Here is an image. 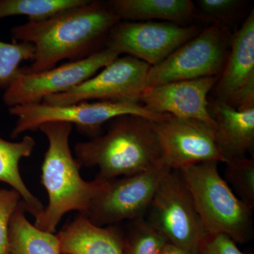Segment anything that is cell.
Returning a JSON list of instances; mask_svg holds the SVG:
<instances>
[{"mask_svg":"<svg viewBox=\"0 0 254 254\" xmlns=\"http://www.w3.org/2000/svg\"><path fill=\"white\" fill-rule=\"evenodd\" d=\"M119 57L111 50L103 48L83 59L71 61L47 71H20L5 89L3 101L9 108L42 103L46 97L64 93L79 86Z\"/></svg>","mask_w":254,"mask_h":254,"instance_id":"obj_9","label":"cell"},{"mask_svg":"<svg viewBox=\"0 0 254 254\" xmlns=\"http://www.w3.org/2000/svg\"><path fill=\"white\" fill-rule=\"evenodd\" d=\"M163 163L174 170L207 161L223 163L215 142V128L198 120L167 115L153 123Z\"/></svg>","mask_w":254,"mask_h":254,"instance_id":"obj_12","label":"cell"},{"mask_svg":"<svg viewBox=\"0 0 254 254\" xmlns=\"http://www.w3.org/2000/svg\"><path fill=\"white\" fill-rule=\"evenodd\" d=\"M245 1L242 0H198L197 1V19L212 24H230L242 9Z\"/></svg>","mask_w":254,"mask_h":254,"instance_id":"obj_24","label":"cell"},{"mask_svg":"<svg viewBox=\"0 0 254 254\" xmlns=\"http://www.w3.org/2000/svg\"><path fill=\"white\" fill-rule=\"evenodd\" d=\"M9 111L16 118L11 133L13 138L24 132L36 131L43 124L54 122L76 125L78 131L94 138L105 123L122 115H136L156 123L167 115L151 113L141 103L113 101H83L63 105L40 103L13 107Z\"/></svg>","mask_w":254,"mask_h":254,"instance_id":"obj_5","label":"cell"},{"mask_svg":"<svg viewBox=\"0 0 254 254\" xmlns=\"http://www.w3.org/2000/svg\"><path fill=\"white\" fill-rule=\"evenodd\" d=\"M124 236V254H159L168 241L146 219L132 220Z\"/></svg>","mask_w":254,"mask_h":254,"instance_id":"obj_21","label":"cell"},{"mask_svg":"<svg viewBox=\"0 0 254 254\" xmlns=\"http://www.w3.org/2000/svg\"><path fill=\"white\" fill-rule=\"evenodd\" d=\"M209 111L215 124L217 148L223 163L254 156V108L235 109L214 100L209 102Z\"/></svg>","mask_w":254,"mask_h":254,"instance_id":"obj_15","label":"cell"},{"mask_svg":"<svg viewBox=\"0 0 254 254\" xmlns=\"http://www.w3.org/2000/svg\"><path fill=\"white\" fill-rule=\"evenodd\" d=\"M35 48L31 43L0 41V88L6 89L21 71L23 62L33 60Z\"/></svg>","mask_w":254,"mask_h":254,"instance_id":"obj_23","label":"cell"},{"mask_svg":"<svg viewBox=\"0 0 254 254\" xmlns=\"http://www.w3.org/2000/svg\"><path fill=\"white\" fill-rule=\"evenodd\" d=\"M159 254H190L177 246L167 243Z\"/></svg>","mask_w":254,"mask_h":254,"instance_id":"obj_27","label":"cell"},{"mask_svg":"<svg viewBox=\"0 0 254 254\" xmlns=\"http://www.w3.org/2000/svg\"><path fill=\"white\" fill-rule=\"evenodd\" d=\"M120 21L107 1L88 0L44 21L15 26L11 30L13 42L31 43L35 48L31 64L21 67V72H41L62 60L89 56L103 48L110 30Z\"/></svg>","mask_w":254,"mask_h":254,"instance_id":"obj_1","label":"cell"},{"mask_svg":"<svg viewBox=\"0 0 254 254\" xmlns=\"http://www.w3.org/2000/svg\"><path fill=\"white\" fill-rule=\"evenodd\" d=\"M36 146L33 137L26 135L18 142L0 137V182L7 184L21 195L24 210L37 219L44 210L41 200L32 193L23 182L19 170L21 159L29 158Z\"/></svg>","mask_w":254,"mask_h":254,"instance_id":"obj_18","label":"cell"},{"mask_svg":"<svg viewBox=\"0 0 254 254\" xmlns=\"http://www.w3.org/2000/svg\"><path fill=\"white\" fill-rule=\"evenodd\" d=\"M71 124L54 122L43 124L38 130L48 138V150L41 168V183L48 193L49 202L35 226L55 233L66 213L78 211L86 215L92 202L106 185L107 180L96 177L86 181L80 174L81 166L70 149Z\"/></svg>","mask_w":254,"mask_h":254,"instance_id":"obj_2","label":"cell"},{"mask_svg":"<svg viewBox=\"0 0 254 254\" xmlns=\"http://www.w3.org/2000/svg\"><path fill=\"white\" fill-rule=\"evenodd\" d=\"M230 36L226 26H208L163 62L150 66L146 88L171 82L219 77L228 57Z\"/></svg>","mask_w":254,"mask_h":254,"instance_id":"obj_7","label":"cell"},{"mask_svg":"<svg viewBox=\"0 0 254 254\" xmlns=\"http://www.w3.org/2000/svg\"><path fill=\"white\" fill-rule=\"evenodd\" d=\"M23 209L21 203L10 222V254H62L57 235L37 228L28 221Z\"/></svg>","mask_w":254,"mask_h":254,"instance_id":"obj_19","label":"cell"},{"mask_svg":"<svg viewBox=\"0 0 254 254\" xmlns=\"http://www.w3.org/2000/svg\"><path fill=\"white\" fill-rule=\"evenodd\" d=\"M146 213L147 221L169 243L190 254H198L208 232L179 170H171L165 175Z\"/></svg>","mask_w":254,"mask_h":254,"instance_id":"obj_6","label":"cell"},{"mask_svg":"<svg viewBox=\"0 0 254 254\" xmlns=\"http://www.w3.org/2000/svg\"><path fill=\"white\" fill-rule=\"evenodd\" d=\"M170 170L163 164L142 173L107 180L83 216L100 227L142 218Z\"/></svg>","mask_w":254,"mask_h":254,"instance_id":"obj_8","label":"cell"},{"mask_svg":"<svg viewBox=\"0 0 254 254\" xmlns=\"http://www.w3.org/2000/svg\"><path fill=\"white\" fill-rule=\"evenodd\" d=\"M218 162L207 161L179 170L208 233L228 235L247 243L253 232V208L240 200L218 170Z\"/></svg>","mask_w":254,"mask_h":254,"instance_id":"obj_4","label":"cell"},{"mask_svg":"<svg viewBox=\"0 0 254 254\" xmlns=\"http://www.w3.org/2000/svg\"><path fill=\"white\" fill-rule=\"evenodd\" d=\"M237 244L225 234L208 233L200 244L198 254H247Z\"/></svg>","mask_w":254,"mask_h":254,"instance_id":"obj_26","label":"cell"},{"mask_svg":"<svg viewBox=\"0 0 254 254\" xmlns=\"http://www.w3.org/2000/svg\"><path fill=\"white\" fill-rule=\"evenodd\" d=\"M57 237L62 254H124V235L118 228L98 226L81 214Z\"/></svg>","mask_w":254,"mask_h":254,"instance_id":"obj_16","label":"cell"},{"mask_svg":"<svg viewBox=\"0 0 254 254\" xmlns=\"http://www.w3.org/2000/svg\"><path fill=\"white\" fill-rule=\"evenodd\" d=\"M150 67L148 64L133 57H119L79 86L64 93L46 97L42 103L63 105L98 100L140 103V98L146 88Z\"/></svg>","mask_w":254,"mask_h":254,"instance_id":"obj_11","label":"cell"},{"mask_svg":"<svg viewBox=\"0 0 254 254\" xmlns=\"http://www.w3.org/2000/svg\"><path fill=\"white\" fill-rule=\"evenodd\" d=\"M200 28L165 21H120L109 32L103 48L120 56L127 54L155 66L186 42L196 36Z\"/></svg>","mask_w":254,"mask_h":254,"instance_id":"obj_10","label":"cell"},{"mask_svg":"<svg viewBox=\"0 0 254 254\" xmlns=\"http://www.w3.org/2000/svg\"><path fill=\"white\" fill-rule=\"evenodd\" d=\"M88 0H0V19L26 16L38 22L86 4Z\"/></svg>","mask_w":254,"mask_h":254,"instance_id":"obj_20","label":"cell"},{"mask_svg":"<svg viewBox=\"0 0 254 254\" xmlns=\"http://www.w3.org/2000/svg\"><path fill=\"white\" fill-rule=\"evenodd\" d=\"M22 203L16 190L0 187V254H10L9 230L10 222L15 212Z\"/></svg>","mask_w":254,"mask_h":254,"instance_id":"obj_25","label":"cell"},{"mask_svg":"<svg viewBox=\"0 0 254 254\" xmlns=\"http://www.w3.org/2000/svg\"><path fill=\"white\" fill-rule=\"evenodd\" d=\"M74 151L81 167H97L99 173L96 177L107 180L164 164L153 122L136 115L113 119L104 134L76 143Z\"/></svg>","mask_w":254,"mask_h":254,"instance_id":"obj_3","label":"cell"},{"mask_svg":"<svg viewBox=\"0 0 254 254\" xmlns=\"http://www.w3.org/2000/svg\"><path fill=\"white\" fill-rule=\"evenodd\" d=\"M224 180L237 196L254 208V157L235 159L225 163Z\"/></svg>","mask_w":254,"mask_h":254,"instance_id":"obj_22","label":"cell"},{"mask_svg":"<svg viewBox=\"0 0 254 254\" xmlns=\"http://www.w3.org/2000/svg\"><path fill=\"white\" fill-rule=\"evenodd\" d=\"M218 78H200L148 87L139 103L151 113L198 120L215 128L207 96Z\"/></svg>","mask_w":254,"mask_h":254,"instance_id":"obj_14","label":"cell"},{"mask_svg":"<svg viewBox=\"0 0 254 254\" xmlns=\"http://www.w3.org/2000/svg\"><path fill=\"white\" fill-rule=\"evenodd\" d=\"M230 51L215 85V100L242 110L254 108V10L230 38Z\"/></svg>","mask_w":254,"mask_h":254,"instance_id":"obj_13","label":"cell"},{"mask_svg":"<svg viewBox=\"0 0 254 254\" xmlns=\"http://www.w3.org/2000/svg\"><path fill=\"white\" fill-rule=\"evenodd\" d=\"M107 2L122 21L161 20L187 26L197 17L196 7L190 0H111Z\"/></svg>","mask_w":254,"mask_h":254,"instance_id":"obj_17","label":"cell"}]
</instances>
